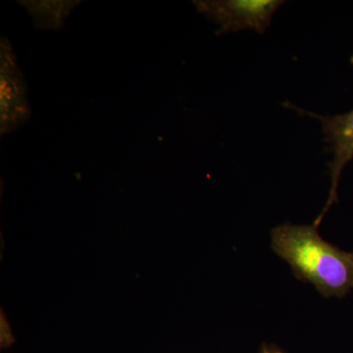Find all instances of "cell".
Wrapping results in <instances>:
<instances>
[{"mask_svg": "<svg viewBox=\"0 0 353 353\" xmlns=\"http://www.w3.org/2000/svg\"><path fill=\"white\" fill-rule=\"evenodd\" d=\"M271 248L297 279L312 285L321 296L343 297L353 290V252L325 241L316 225L285 223L274 228Z\"/></svg>", "mask_w": 353, "mask_h": 353, "instance_id": "obj_1", "label": "cell"}, {"mask_svg": "<svg viewBox=\"0 0 353 353\" xmlns=\"http://www.w3.org/2000/svg\"><path fill=\"white\" fill-rule=\"evenodd\" d=\"M199 12L219 26L218 34L253 30L263 34L272 18L285 1L279 0H225L194 1Z\"/></svg>", "mask_w": 353, "mask_h": 353, "instance_id": "obj_2", "label": "cell"}, {"mask_svg": "<svg viewBox=\"0 0 353 353\" xmlns=\"http://www.w3.org/2000/svg\"><path fill=\"white\" fill-rule=\"evenodd\" d=\"M0 52V130L12 132L31 116L27 82L18 66L10 41L1 38Z\"/></svg>", "mask_w": 353, "mask_h": 353, "instance_id": "obj_3", "label": "cell"}, {"mask_svg": "<svg viewBox=\"0 0 353 353\" xmlns=\"http://www.w3.org/2000/svg\"><path fill=\"white\" fill-rule=\"evenodd\" d=\"M294 108L301 112L308 114L309 116H312L321 122L325 141L328 143L329 150L333 154V159L329 163L331 190H330L328 201L323 208L322 212L313 223L318 227L331 206L338 201V187L341 172L345 165L353 158V110L341 115L325 117L317 114L299 110L296 108Z\"/></svg>", "mask_w": 353, "mask_h": 353, "instance_id": "obj_4", "label": "cell"}, {"mask_svg": "<svg viewBox=\"0 0 353 353\" xmlns=\"http://www.w3.org/2000/svg\"><path fill=\"white\" fill-rule=\"evenodd\" d=\"M32 16L38 29L57 30L81 1H20Z\"/></svg>", "mask_w": 353, "mask_h": 353, "instance_id": "obj_5", "label": "cell"}, {"mask_svg": "<svg viewBox=\"0 0 353 353\" xmlns=\"http://www.w3.org/2000/svg\"><path fill=\"white\" fill-rule=\"evenodd\" d=\"M15 343L12 330L10 325L7 322L6 314L1 311V320H0V347L1 350L10 347Z\"/></svg>", "mask_w": 353, "mask_h": 353, "instance_id": "obj_6", "label": "cell"}, {"mask_svg": "<svg viewBox=\"0 0 353 353\" xmlns=\"http://www.w3.org/2000/svg\"><path fill=\"white\" fill-rule=\"evenodd\" d=\"M259 353H285L280 350L279 347H274V345H264Z\"/></svg>", "mask_w": 353, "mask_h": 353, "instance_id": "obj_7", "label": "cell"}, {"mask_svg": "<svg viewBox=\"0 0 353 353\" xmlns=\"http://www.w3.org/2000/svg\"><path fill=\"white\" fill-rule=\"evenodd\" d=\"M350 63L353 65V57L350 58Z\"/></svg>", "mask_w": 353, "mask_h": 353, "instance_id": "obj_8", "label": "cell"}]
</instances>
